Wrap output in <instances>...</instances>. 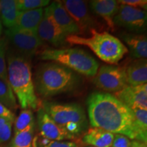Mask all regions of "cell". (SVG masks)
<instances>
[{
    "instance_id": "1",
    "label": "cell",
    "mask_w": 147,
    "mask_h": 147,
    "mask_svg": "<svg viewBox=\"0 0 147 147\" xmlns=\"http://www.w3.org/2000/svg\"><path fill=\"white\" fill-rule=\"evenodd\" d=\"M87 104L90 123L93 127L143 142L131 109L113 95L94 92L88 97Z\"/></svg>"
},
{
    "instance_id": "2",
    "label": "cell",
    "mask_w": 147,
    "mask_h": 147,
    "mask_svg": "<svg viewBox=\"0 0 147 147\" xmlns=\"http://www.w3.org/2000/svg\"><path fill=\"white\" fill-rule=\"evenodd\" d=\"M7 65L9 84L20 106L23 110H36L39 100L35 91L29 57L18 53H9Z\"/></svg>"
},
{
    "instance_id": "3",
    "label": "cell",
    "mask_w": 147,
    "mask_h": 147,
    "mask_svg": "<svg viewBox=\"0 0 147 147\" xmlns=\"http://www.w3.org/2000/svg\"><path fill=\"white\" fill-rule=\"evenodd\" d=\"M78 73L55 62L42 64L36 71L34 81L35 91L44 98L73 91L78 87Z\"/></svg>"
},
{
    "instance_id": "4",
    "label": "cell",
    "mask_w": 147,
    "mask_h": 147,
    "mask_svg": "<svg viewBox=\"0 0 147 147\" xmlns=\"http://www.w3.org/2000/svg\"><path fill=\"white\" fill-rule=\"evenodd\" d=\"M89 38L78 35L69 36L65 42L71 45H83L89 47L100 59L110 64H117L128 52L120 40L108 32H98L96 29L90 31Z\"/></svg>"
},
{
    "instance_id": "5",
    "label": "cell",
    "mask_w": 147,
    "mask_h": 147,
    "mask_svg": "<svg viewBox=\"0 0 147 147\" xmlns=\"http://www.w3.org/2000/svg\"><path fill=\"white\" fill-rule=\"evenodd\" d=\"M40 58L59 63L88 77H94L99 68L97 61L89 53L78 48L45 49L40 53Z\"/></svg>"
},
{
    "instance_id": "6",
    "label": "cell",
    "mask_w": 147,
    "mask_h": 147,
    "mask_svg": "<svg viewBox=\"0 0 147 147\" xmlns=\"http://www.w3.org/2000/svg\"><path fill=\"white\" fill-rule=\"evenodd\" d=\"M42 108L56 123L75 137L83 131L87 125L84 109L76 103L60 104L45 102Z\"/></svg>"
},
{
    "instance_id": "7",
    "label": "cell",
    "mask_w": 147,
    "mask_h": 147,
    "mask_svg": "<svg viewBox=\"0 0 147 147\" xmlns=\"http://www.w3.org/2000/svg\"><path fill=\"white\" fill-rule=\"evenodd\" d=\"M93 83L108 93L120 91L128 86L125 69L116 65H102L97 69Z\"/></svg>"
},
{
    "instance_id": "8",
    "label": "cell",
    "mask_w": 147,
    "mask_h": 147,
    "mask_svg": "<svg viewBox=\"0 0 147 147\" xmlns=\"http://www.w3.org/2000/svg\"><path fill=\"white\" fill-rule=\"evenodd\" d=\"M114 25L123 27L130 32L140 34L146 32V11L126 5H120L113 18Z\"/></svg>"
},
{
    "instance_id": "9",
    "label": "cell",
    "mask_w": 147,
    "mask_h": 147,
    "mask_svg": "<svg viewBox=\"0 0 147 147\" xmlns=\"http://www.w3.org/2000/svg\"><path fill=\"white\" fill-rule=\"evenodd\" d=\"M5 35L20 54L30 57L43 45L37 33L15 27L5 31Z\"/></svg>"
},
{
    "instance_id": "10",
    "label": "cell",
    "mask_w": 147,
    "mask_h": 147,
    "mask_svg": "<svg viewBox=\"0 0 147 147\" xmlns=\"http://www.w3.org/2000/svg\"><path fill=\"white\" fill-rule=\"evenodd\" d=\"M65 10L82 32L91 31L96 27V22L90 14L87 3L80 0H65L61 1Z\"/></svg>"
},
{
    "instance_id": "11",
    "label": "cell",
    "mask_w": 147,
    "mask_h": 147,
    "mask_svg": "<svg viewBox=\"0 0 147 147\" xmlns=\"http://www.w3.org/2000/svg\"><path fill=\"white\" fill-rule=\"evenodd\" d=\"M39 38L51 45L59 47L65 42V36L55 21L50 7L44 9V15L37 31Z\"/></svg>"
},
{
    "instance_id": "12",
    "label": "cell",
    "mask_w": 147,
    "mask_h": 147,
    "mask_svg": "<svg viewBox=\"0 0 147 147\" xmlns=\"http://www.w3.org/2000/svg\"><path fill=\"white\" fill-rule=\"evenodd\" d=\"M130 109L147 110V84L127 86L113 95Z\"/></svg>"
},
{
    "instance_id": "13",
    "label": "cell",
    "mask_w": 147,
    "mask_h": 147,
    "mask_svg": "<svg viewBox=\"0 0 147 147\" xmlns=\"http://www.w3.org/2000/svg\"><path fill=\"white\" fill-rule=\"evenodd\" d=\"M38 122L40 133L44 138L49 140L61 141L75 138L56 123L42 108L38 110Z\"/></svg>"
},
{
    "instance_id": "14",
    "label": "cell",
    "mask_w": 147,
    "mask_h": 147,
    "mask_svg": "<svg viewBox=\"0 0 147 147\" xmlns=\"http://www.w3.org/2000/svg\"><path fill=\"white\" fill-rule=\"evenodd\" d=\"M55 21L65 37L81 34L76 23L67 13L61 1H55L49 5Z\"/></svg>"
},
{
    "instance_id": "15",
    "label": "cell",
    "mask_w": 147,
    "mask_h": 147,
    "mask_svg": "<svg viewBox=\"0 0 147 147\" xmlns=\"http://www.w3.org/2000/svg\"><path fill=\"white\" fill-rule=\"evenodd\" d=\"M92 12L104 18L107 25L114 29L113 18L118 12L120 4L115 0H93L89 3Z\"/></svg>"
},
{
    "instance_id": "16",
    "label": "cell",
    "mask_w": 147,
    "mask_h": 147,
    "mask_svg": "<svg viewBox=\"0 0 147 147\" xmlns=\"http://www.w3.org/2000/svg\"><path fill=\"white\" fill-rule=\"evenodd\" d=\"M125 69L127 83L128 86H138L146 84V59H139L128 65Z\"/></svg>"
},
{
    "instance_id": "17",
    "label": "cell",
    "mask_w": 147,
    "mask_h": 147,
    "mask_svg": "<svg viewBox=\"0 0 147 147\" xmlns=\"http://www.w3.org/2000/svg\"><path fill=\"white\" fill-rule=\"evenodd\" d=\"M122 39L127 45L130 55L136 59L147 57V38L138 34H123Z\"/></svg>"
},
{
    "instance_id": "18",
    "label": "cell",
    "mask_w": 147,
    "mask_h": 147,
    "mask_svg": "<svg viewBox=\"0 0 147 147\" xmlns=\"http://www.w3.org/2000/svg\"><path fill=\"white\" fill-rule=\"evenodd\" d=\"M43 8L22 11L19 12L16 25L14 27L18 29L37 33L40 22L43 18Z\"/></svg>"
},
{
    "instance_id": "19",
    "label": "cell",
    "mask_w": 147,
    "mask_h": 147,
    "mask_svg": "<svg viewBox=\"0 0 147 147\" xmlns=\"http://www.w3.org/2000/svg\"><path fill=\"white\" fill-rule=\"evenodd\" d=\"M115 134L102 129L90 128L86 132L82 141L93 147H112Z\"/></svg>"
},
{
    "instance_id": "20",
    "label": "cell",
    "mask_w": 147,
    "mask_h": 147,
    "mask_svg": "<svg viewBox=\"0 0 147 147\" xmlns=\"http://www.w3.org/2000/svg\"><path fill=\"white\" fill-rule=\"evenodd\" d=\"M19 12L16 6V0L0 1L1 22L5 27L9 29L15 26Z\"/></svg>"
},
{
    "instance_id": "21",
    "label": "cell",
    "mask_w": 147,
    "mask_h": 147,
    "mask_svg": "<svg viewBox=\"0 0 147 147\" xmlns=\"http://www.w3.org/2000/svg\"><path fill=\"white\" fill-rule=\"evenodd\" d=\"M0 103L7 108L16 110L18 108L16 97L11 89L10 84L5 83L0 79Z\"/></svg>"
},
{
    "instance_id": "22",
    "label": "cell",
    "mask_w": 147,
    "mask_h": 147,
    "mask_svg": "<svg viewBox=\"0 0 147 147\" xmlns=\"http://www.w3.org/2000/svg\"><path fill=\"white\" fill-rule=\"evenodd\" d=\"M34 132V123L30 125L23 131L14 134L12 147H32Z\"/></svg>"
},
{
    "instance_id": "23",
    "label": "cell",
    "mask_w": 147,
    "mask_h": 147,
    "mask_svg": "<svg viewBox=\"0 0 147 147\" xmlns=\"http://www.w3.org/2000/svg\"><path fill=\"white\" fill-rule=\"evenodd\" d=\"M135 118L138 129L144 143L147 142V110L134 108L131 109Z\"/></svg>"
},
{
    "instance_id": "24",
    "label": "cell",
    "mask_w": 147,
    "mask_h": 147,
    "mask_svg": "<svg viewBox=\"0 0 147 147\" xmlns=\"http://www.w3.org/2000/svg\"><path fill=\"white\" fill-rule=\"evenodd\" d=\"M33 123H34V117L32 110H23L14 121V133L23 131Z\"/></svg>"
},
{
    "instance_id": "25",
    "label": "cell",
    "mask_w": 147,
    "mask_h": 147,
    "mask_svg": "<svg viewBox=\"0 0 147 147\" xmlns=\"http://www.w3.org/2000/svg\"><path fill=\"white\" fill-rule=\"evenodd\" d=\"M49 0H16V6L19 12L42 8L49 4Z\"/></svg>"
},
{
    "instance_id": "26",
    "label": "cell",
    "mask_w": 147,
    "mask_h": 147,
    "mask_svg": "<svg viewBox=\"0 0 147 147\" xmlns=\"http://www.w3.org/2000/svg\"><path fill=\"white\" fill-rule=\"evenodd\" d=\"M7 41L4 38L0 39V79L5 83L8 84V72L5 62V51H6Z\"/></svg>"
},
{
    "instance_id": "27",
    "label": "cell",
    "mask_w": 147,
    "mask_h": 147,
    "mask_svg": "<svg viewBox=\"0 0 147 147\" xmlns=\"http://www.w3.org/2000/svg\"><path fill=\"white\" fill-rule=\"evenodd\" d=\"M12 123L11 121L0 117V142H5L10 139Z\"/></svg>"
},
{
    "instance_id": "28",
    "label": "cell",
    "mask_w": 147,
    "mask_h": 147,
    "mask_svg": "<svg viewBox=\"0 0 147 147\" xmlns=\"http://www.w3.org/2000/svg\"><path fill=\"white\" fill-rule=\"evenodd\" d=\"M42 147H78L76 143L67 141H53L44 138L42 141Z\"/></svg>"
},
{
    "instance_id": "29",
    "label": "cell",
    "mask_w": 147,
    "mask_h": 147,
    "mask_svg": "<svg viewBox=\"0 0 147 147\" xmlns=\"http://www.w3.org/2000/svg\"><path fill=\"white\" fill-rule=\"evenodd\" d=\"M120 5H126L133 8L142 9L146 11L147 1L146 0H119L117 1Z\"/></svg>"
},
{
    "instance_id": "30",
    "label": "cell",
    "mask_w": 147,
    "mask_h": 147,
    "mask_svg": "<svg viewBox=\"0 0 147 147\" xmlns=\"http://www.w3.org/2000/svg\"><path fill=\"white\" fill-rule=\"evenodd\" d=\"M131 141L121 134H115L112 147H131Z\"/></svg>"
},
{
    "instance_id": "31",
    "label": "cell",
    "mask_w": 147,
    "mask_h": 147,
    "mask_svg": "<svg viewBox=\"0 0 147 147\" xmlns=\"http://www.w3.org/2000/svg\"><path fill=\"white\" fill-rule=\"evenodd\" d=\"M0 117L7 119V120L12 123H14V121H15L14 114L10 110H9L5 106H3L1 103H0Z\"/></svg>"
},
{
    "instance_id": "32",
    "label": "cell",
    "mask_w": 147,
    "mask_h": 147,
    "mask_svg": "<svg viewBox=\"0 0 147 147\" xmlns=\"http://www.w3.org/2000/svg\"><path fill=\"white\" fill-rule=\"evenodd\" d=\"M131 147H147V145L146 143L134 140L131 142Z\"/></svg>"
},
{
    "instance_id": "33",
    "label": "cell",
    "mask_w": 147,
    "mask_h": 147,
    "mask_svg": "<svg viewBox=\"0 0 147 147\" xmlns=\"http://www.w3.org/2000/svg\"><path fill=\"white\" fill-rule=\"evenodd\" d=\"M1 32H2V24H1V20H0V37H1Z\"/></svg>"
},
{
    "instance_id": "34",
    "label": "cell",
    "mask_w": 147,
    "mask_h": 147,
    "mask_svg": "<svg viewBox=\"0 0 147 147\" xmlns=\"http://www.w3.org/2000/svg\"><path fill=\"white\" fill-rule=\"evenodd\" d=\"M87 147H93V146H87Z\"/></svg>"
}]
</instances>
